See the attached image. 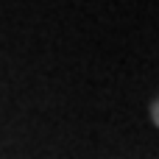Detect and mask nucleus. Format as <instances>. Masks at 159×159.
Returning a JSON list of instances; mask_svg holds the SVG:
<instances>
[{"mask_svg":"<svg viewBox=\"0 0 159 159\" xmlns=\"http://www.w3.org/2000/svg\"><path fill=\"white\" fill-rule=\"evenodd\" d=\"M151 120H154V126L159 129V98L151 103Z\"/></svg>","mask_w":159,"mask_h":159,"instance_id":"obj_1","label":"nucleus"}]
</instances>
